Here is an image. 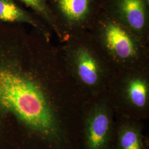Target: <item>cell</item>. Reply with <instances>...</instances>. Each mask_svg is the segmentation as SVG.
Here are the masks:
<instances>
[{
  "label": "cell",
  "instance_id": "obj_1",
  "mask_svg": "<svg viewBox=\"0 0 149 149\" xmlns=\"http://www.w3.org/2000/svg\"><path fill=\"white\" fill-rule=\"evenodd\" d=\"M21 25L0 22V149H82L84 104L63 103Z\"/></svg>",
  "mask_w": 149,
  "mask_h": 149
},
{
  "label": "cell",
  "instance_id": "obj_2",
  "mask_svg": "<svg viewBox=\"0 0 149 149\" xmlns=\"http://www.w3.org/2000/svg\"><path fill=\"white\" fill-rule=\"evenodd\" d=\"M116 113L108 99L85 103L82 149H112Z\"/></svg>",
  "mask_w": 149,
  "mask_h": 149
},
{
  "label": "cell",
  "instance_id": "obj_3",
  "mask_svg": "<svg viewBox=\"0 0 149 149\" xmlns=\"http://www.w3.org/2000/svg\"><path fill=\"white\" fill-rule=\"evenodd\" d=\"M143 121L116 116L112 149H148Z\"/></svg>",
  "mask_w": 149,
  "mask_h": 149
},
{
  "label": "cell",
  "instance_id": "obj_4",
  "mask_svg": "<svg viewBox=\"0 0 149 149\" xmlns=\"http://www.w3.org/2000/svg\"><path fill=\"white\" fill-rule=\"evenodd\" d=\"M36 15L25 10L16 0H0V22L29 24L46 33L42 23Z\"/></svg>",
  "mask_w": 149,
  "mask_h": 149
},
{
  "label": "cell",
  "instance_id": "obj_5",
  "mask_svg": "<svg viewBox=\"0 0 149 149\" xmlns=\"http://www.w3.org/2000/svg\"><path fill=\"white\" fill-rule=\"evenodd\" d=\"M77 75L85 88L96 90L101 84V76L96 60L88 51L80 49L77 54Z\"/></svg>",
  "mask_w": 149,
  "mask_h": 149
},
{
  "label": "cell",
  "instance_id": "obj_6",
  "mask_svg": "<svg viewBox=\"0 0 149 149\" xmlns=\"http://www.w3.org/2000/svg\"><path fill=\"white\" fill-rule=\"evenodd\" d=\"M105 38L108 48L122 59H128L135 53L133 41L122 28L113 23L107 27Z\"/></svg>",
  "mask_w": 149,
  "mask_h": 149
},
{
  "label": "cell",
  "instance_id": "obj_7",
  "mask_svg": "<svg viewBox=\"0 0 149 149\" xmlns=\"http://www.w3.org/2000/svg\"><path fill=\"white\" fill-rule=\"evenodd\" d=\"M67 19L79 22L86 18L93 8L95 0H47Z\"/></svg>",
  "mask_w": 149,
  "mask_h": 149
},
{
  "label": "cell",
  "instance_id": "obj_8",
  "mask_svg": "<svg viewBox=\"0 0 149 149\" xmlns=\"http://www.w3.org/2000/svg\"><path fill=\"white\" fill-rule=\"evenodd\" d=\"M29 7L39 18L52 24L54 16L47 0H16Z\"/></svg>",
  "mask_w": 149,
  "mask_h": 149
}]
</instances>
